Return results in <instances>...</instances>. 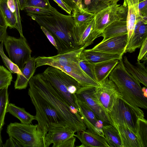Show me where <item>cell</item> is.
<instances>
[{
  "label": "cell",
  "instance_id": "cell-10",
  "mask_svg": "<svg viewBox=\"0 0 147 147\" xmlns=\"http://www.w3.org/2000/svg\"><path fill=\"white\" fill-rule=\"evenodd\" d=\"M95 87V94L99 103L107 113L110 112L115 102L123 96L117 86L108 77L99 83Z\"/></svg>",
  "mask_w": 147,
  "mask_h": 147
},
{
  "label": "cell",
  "instance_id": "cell-41",
  "mask_svg": "<svg viewBox=\"0 0 147 147\" xmlns=\"http://www.w3.org/2000/svg\"><path fill=\"white\" fill-rule=\"evenodd\" d=\"M40 28L50 42L57 50L58 48L56 42L52 34L44 27L41 26Z\"/></svg>",
  "mask_w": 147,
  "mask_h": 147
},
{
  "label": "cell",
  "instance_id": "cell-25",
  "mask_svg": "<svg viewBox=\"0 0 147 147\" xmlns=\"http://www.w3.org/2000/svg\"><path fill=\"white\" fill-rule=\"evenodd\" d=\"M6 113H9L17 118L23 124H30L32 121L35 119L34 116L26 112L24 108L17 107L9 102L7 107Z\"/></svg>",
  "mask_w": 147,
  "mask_h": 147
},
{
  "label": "cell",
  "instance_id": "cell-15",
  "mask_svg": "<svg viewBox=\"0 0 147 147\" xmlns=\"http://www.w3.org/2000/svg\"><path fill=\"white\" fill-rule=\"evenodd\" d=\"M73 33L77 44L85 48L92 44L101 34L95 30L94 19L90 23L82 25L74 24Z\"/></svg>",
  "mask_w": 147,
  "mask_h": 147
},
{
  "label": "cell",
  "instance_id": "cell-36",
  "mask_svg": "<svg viewBox=\"0 0 147 147\" xmlns=\"http://www.w3.org/2000/svg\"><path fill=\"white\" fill-rule=\"evenodd\" d=\"M12 79L11 73L3 66L0 65V90L8 87Z\"/></svg>",
  "mask_w": 147,
  "mask_h": 147
},
{
  "label": "cell",
  "instance_id": "cell-49",
  "mask_svg": "<svg viewBox=\"0 0 147 147\" xmlns=\"http://www.w3.org/2000/svg\"><path fill=\"white\" fill-rule=\"evenodd\" d=\"M2 129V127H0V147H3V144L1 137V131Z\"/></svg>",
  "mask_w": 147,
  "mask_h": 147
},
{
  "label": "cell",
  "instance_id": "cell-18",
  "mask_svg": "<svg viewBox=\"0 0 147 147\" xmlns=\"http://www.w3.org/2000/svg\"><path fill=\"white\" fill-rule=\"evenodd\" d=\"M36 69V58L31 57L20 70L22 74H17V78L14 84L15 89L26 88L29 80L33 76Z\"/></svg>",
  "mask_w": 147,
  "mask_h": 147
},
{
  "label": "cell",
  "instance_id": "cell-29",
  "mask_svg": "<svg viewBox=\"0 0 147 147\" xmlns=\"http://www.w3.org/2000/svg\"><path fill=\"white\" fill-rule=\"evenodd\" d=\"M0 10L8 27L17 29V20L8 6L7 0H0Z\"/></svg>",
  "mask_w": 147,
  "mask_h": 147
},
{
  "label": "cell",
  "instance_id": "cell-6",
  "mask_svg": "<svg viewBox=\"0 0 147 147\" xmlns=\"http://www.w3.org/2000/svg\"><path fill=\"white\" fill-rule=\"evenodd\" d=\"M7 132L9 137L23 147H46V135L38 124L11 123L7 125Z\"/></svg>",
  "mask_w": 147,
  "mask_h": 147
},
{
  "label": "cell",
  "instance_id": "cell-35",
  "mask_svg": "<svg viewBox=\"0 0 147 147\" xmlns=\"http://www.w3.org/2000/svg\"><path fill=\"white\" fill-rule=\"evenodd\" d=\"M3 42L0 43V55L5 65L11 73L22 74L20 70L5 54L3 50Z\"/></svg>",
  "mask_w": 147,
  "mask_h": 147
},
{
  "label": "cell",
  "instance_id": "cell-48",
  "mask_svg": "<svg viewBox=\"0 0 147 147\" xmlns=\"http://www.w3.org/2000/svg\"><path fill=\"white\" fill-rule=\"evenodd\" d=\"M142 90L144 96L145 97L147 98V88L146 87L142 88Z\"/></svg>",
  "mask_w": 147,
  "mask_h": 147
},
{
  "label": "cell",
  "instance_id": "cell-39",
  "mask_svg": "<svg viewBox=\"0 0 147 147\" xmlns=\"http://www.w3.org/2000/svg\"><path fill=\"white\" fill-rule=\"evenodd\" d=\"M147 38H146L143 42L141 46L140 52L138 57L137 61H140L142 60L144 62L147 61Z\"/></svg>",
  "mask_w": 147,
  "mask_h": 147
},
{
  "label": "cell",
  "instance_id": "cell-11",
  "mask_svg": "<svg viewBox=\"0 0 147 147\" xmlns=\"http://www.w3.org/2000/svg\"><path fill=\"white\" fill-rule=\"evenodd\" d=\"M76 131L67 126L55 127L49 131L45 137L46 147H74Z\"/></svg>",
  "mask_w": 147,
  "mask_h": 147
},
{
  "label": "cell",
  "instance_id": "cell-44",
  "mask_svg": "<svg viewBox=\"0 0 147 147\" xmlns=\"http://www.w3.org/2000/svg\"><path fill=\"white\" fill-rule=\"evenodd\" d=\"M7 27H3L0 26V42H3L7 35Z\"/></svg>",
  "mask_w": 147,
  "mask_h": 147
},
{
  "label": "cell",
  "instance_id": "cell-3",
  "mask_svg": "<svg viewBox=\"0 0 147 147\" xmlns=\"http://www.w3.org/2000/svg\"><path fill=\"white\" fill-rule=\"evenodd\" d=\"M108 78L116 85L127 102L133 106L147 109V98L143 95L140 83L127 70L123 59L119 60Z\"/></svg>",
  "mask_w": 147,
  "mask_h": 147
},
{
  "label": "cell",
  "instance_id": "cell-28",
  "mask_svg": "<svg viewBox=\"0 0 147 147\" xmlns=\"http://www.w3.org/2000/svg\"><path fill=\"white\" fill-rule=\"evenodd\" d=\"M127 6L126 24L128 43L134 32L135 25L138 21L137 14L135 8L128 0H125Z\"/></svg>",
  "mask_w": 147,
  "mask_h": 147
},
{
  "label": "cell",
  "instance_id": "cell-9",
  "mask_svg": "<svg viewBox=\"0 0 147 147\" xmlns=\"http://www.w3.org/2000/svg\"><path fill=\"white\" fill-rule=\"evenodd\" d=\"M127 6L125 0L122 5L108 6L95 14L94 18L95 30L101 34L105 28L113 22L126 20Z\"/></svg>",
  "mask_w": 147,
  "mask_h": 147
},
{
  "label": "cell",
  "instance_id": "cell-45",
  "mask_svg": "<svg viewBox=\"0 0 147 147\" xmlns=\"http://www.w3.org/2000/svg\"><path fill=\"white\" fill-rule=\"evenodd\" d=\"M0 26L3 27H8L6 22L0 10Z\"/></svg>",
  "mask_w": 147,
  "mask_h": 147
},
{
  "label": "cell",
  "instance_id": "cell-38",
  "mask_svg": "<svg viewBox=\"0 0 147 147\" xmlns=\"http://www.w3.org/2000/svg\"><path fill=\"white\" fill-rule=\"evenodd\" d=\"M26 7L48 9H51L53 7L51 5L49 0H26Z\"/></svg>",
  "mask_w": 147,
  "mask_h": 147
},
{
  "label": "cell",
  "instance_id": "cell-32",
  "mask_svg": "<svg viewBox=\"0 0 147 147\" xmlns=\"http://www.w3.org/2000/svg\"><path fill=\"white\" fill-rule=\"evenodd\" d=\"M8 87L0 90V127H2L4 124L6 109L9 102Z\"/></svg>",
  "mask_w": 147,
  "mask_h": 147
},
{
  "label": "cell",
  "instance_id": "cell-47",
  "mask_svg": "<svg viewBox=\"0 0 147 147\" xmlns=\"http://www.w3.org/2000/svg\"><path fill=\"white\" fill-rule=\"evenodd\" d=\"M20 10H22L26 6V0H18Z\"/></svg>",
  "mask_w": 147,
  "mask_h": 147
},
{
  "label": "cell",
  "instance_id": "cell-34",
  "mask_svg": "<svg viewBox=\"0 0 147 147\" xmlns=\"http://www.w3.org/2000/svg\"><path fill=\"white\" fill-rule=\"evenodd\" d=\"M142 20L147 22V0H128Z\"/></svg>",
  "mask_w": 147,
  "mask_h": 147
},
{
  "label": "cell",
  "instance_id": "cell-31",
  "mask_svg": "<svg viewBox=\"0 0 147 147\" xmlns=\"http://www.w3.org/2000/svg\"><path fill=\"white\" fill-rule=\"evenodd\" d=\"M82 5L85 10L95 15L107 7L103 0H82Z\"/></svg>",
  "mask_w": 147,
  "mask_h": 147
},
{
  "label": "cell",
  "instance_id": "cell-19",
  "mask_svg": "<svg viewBox=\"0 0 147 147\" xmlns=\"http://www.w3.org/2000/svg\"><path fill=\"white\" fill-rule=\"evenodd\" d=\"M123 61L124 66L127 71L146 87L147 86V71L145 64L137 61L136 65L131 64L126 56L123 57Z\"/></svg>",
  "mask_w": 147,
  "mask_h": 147
},
{
  "label": "cell",
  "instance_id": "cell-24",
  "mask_svg": "<svg viewBox=\"0 0 147 147\" xmlns=\"http://www.w3.org/2000/svg\"><path fill=\"white\" fill-rule=\"evenodd\" d=\"M127 33L126 20L116 21L109 25L99 36H102L104 41L111 37Z\"/></svg>",
  "mask_w": 147,
  "mask_h": 147
},
{
  "label": "cell",
  "instance_id": "cell-30",
  "mask_svg": "<svg viewBox=\"0 0 147 147\" xmlns=\"http://www.w3.org/2000/svg\"><path fill=\"white\" fill-rule=\"evenodd\" d=\"M136 129L137 136L141 147H147V121L144 117L138 119Z\"/></svg>",
  "mask_w": 147,
  "mask_h": 147
},
{
  "label": "cell",
  "instance_id": "cell-22",
  "mask_svg": "<svg viewBox=\"0 0 147 147\" xmlns=\"http://www.w3.org/2000/svg\"><path fill=\"white\" fill-rule=\"evenodd\" d=\"M110 124L113 125L119 132L121 147H141L136 135L128 128L113 122H111Z\"/></svg>",
  "mask_w": 147,
  "mask_h": 147
},
{
  "label": "cell",
  "instance_id": "cell-12",
  "mask_svg": "<svg viewBox=\"0 0 147 147\" xmlns=\"http://www.w3.org/2000/svg\"><path fill=\"white\" fill-rule=\"evenodd\" d=\"M85 49L81 46L54 56L38 57L36 58V67L46 65L53 67L64 66L79 62L80 53Z\"/></svg>",
  "mask_w": 147,
  "mask_h": 147
},
{
  "label": "cell",
  "instance_id": "cell-13",
  "mask_svg": "<svg viewBox=\"0 0 147 147\" xmlns=\"http://www.w3.org/2000/svg\"><path fill=\"white\" fill-rule=\"evenodd\" d=\"M95 87H81L76 93L77 99L84 102L94 113L98 119L110 124L107 114L95 94Z\"/></svg>",
  "mask_w": 147,
  "mask_h": 147
},
{
  "label": "cell",
  "instance_id": "cell-23",
  "mask_svg": "<svg viewBox=\"0 0 147 147\" xmlns=\"http://www.w3.org/2000/svg\"><path fill=\"white\" fill-rule=\"evenodd\" d=\"M119 61L118 59L112 60L94 65V72L97 82L99 83L108 77Z\"/></svg>",
  "mask_w": 147,
  "mask_h": 147
},
{
  "label": "cell",
  "instance_id": "cell-2",
  "mask_svg": "<svg viewBox=\"0 0 147 147\" xmlns=\"http://www.w3.org/2000/svg\"><path fill=\"white\" fill-rule=\"evenodd\" d=\"M28 84L29 86L34 89L54 108L68 127L76 132L86 129L87 128L78 110L68 104L42 73L33 76Z\"/></svg>",
  "mask_w": 147,
  "mask_h": 147
},
{
  "label": "cell",
  "instance_id": "cell-46",
  "mask_svg": "<svg viewBox=\"0 0 147 147\" xmlns=\"http://www.w3.org/2000/svg\"><path fill=\"white\" fill-rule=\"evenodd\" d=\"M120 0H103L104 3L108 6L117 4Z\"/></svg>",
  "mask_w": 147,
  "mask_h": 147
},
{
  "label": "cell",
  "instance_id": "cell-40",
  "mask_svg": "<svg viewBox=\"0 0 147 147\" xmlns=\"http://www.w3.org/2000/svg\"><path fill=\"white\" fill-rule=\"evenodd\" d=\"M72 9V11L76 7L82 8V0H62Z\"/></svg>",
  "mask_w": 147,
  "mask_h": 147
},
{
  "label": "cell",
  "instance_id": "cell-14",
  "mask_svg": "<svg viewBox=\"0 0 147 147\" xmlns=\"http://www.w3.org/2000/svg\"><path fill=\"white\" fill-rule=\"evenodd\" d=\"M128 44L127 33L121 34L109 38L96 45L92 49L123 56Z\"/></svg>",
  "mask_w": 147,
  "mask_h": 147
},
{
  "label": "cell",
  "instance_id": "cell-8",
  "mask_svg": "<svg viewBox=\"0 0 147 147\" xmlns=\"http://www.w3.org/2000/svg\"><path fill=\"white\" fill-rule=\"evenodd\" d=\"M3 44L9 59L21 70L31 57L32 50L25 37L17 38L7 35Z\"/></svg>",
  "mask_w": 147,
  "mask_h": 147
},
{
  "label": "cell",
  "instance_id": "cell-4",
  "mask_svg": "<svg viewBox=\"0 0 147 147\" xmlns=\"http://www.w3.org/2000/svg\"><path fill=\"white\" fill-rule=\"evenodd\" d=\"M45 78L71 107L79 111L76 93L82 87L71 76L61 70L49 66L42 73Z\"/></svg>",
  "mask_w": 147,
  "mask_h": 147
},
{
  "label": "cell",
  "instance_id": "cell-17",
  "mask_svg": "<svg viewBox=\"0 0 147 147\" xmlns=\"http://www.w3.org/2000/svg\"><path fill=\"white\" fill-rule=\"evenodd\" d=\"M77 133L74 136L78 138L82 143L78 147H109L105 137L93 133L88 129Z\"/></svg>",
  "mask_w": 147,
  "mask_h": 147
},
{
  "label": "cell",
  "instance_id": "cell-43",
  "mask_svg": "<svg viewBox=\"0 0 147 147\" xmlns=\"http://www.w3.org/2000/svg\"><path fill=\"white\" fill-rule=\"evenodd\" d=\"M3 147H21L20 145L15 140L9 137L5 144H3Z\"/></svg>",
  "mask_w": 147,
  "mask_h": 147
},
{
  "label": "cell",
  "instance_id": "cell-26",
  "mask_svg": "<svg viewBox=\"0 0 147 147\" xmlns=\"http://www.w3.org/2000/svg\"><path fill=\"white\" fill-rule=\"evenodd\" d=\"M102 129L105 137L109 147H121L120 136L113 125L111 124L103 125Z\"/></svg>",
  "mask_w": 147,
  "mask_h": 147
},
{
  "label": "cell",
  "instance_id": "cell-7",
  "mask_svg": "<svg viewBox=\"0 0 147 147\" xmlns=\"http://www.w3.org/2000/svg\"><path fill=\"white\" fill-rule=\"evenodd\" d=\"M109 121L125 126L136 136V125L139 119L144 117L143 111L133 106L122 97L117 99L111 111L107 113Z\"/></svg>",
  "mask_w": 147,
  "mask_h": 147
},
{
  "label": "cell",
  "instance_id": "cell-37",
  "mask_svg": "<svg viewBox=\"0 0 147 147\" xmlns=\"http://www.w3.org/2000/svg\"><path fill=\"white\" fill-rule=\"evenodd\" d=\"M79 63L80 65L82 70L90 78L97 82L94 72V65L89 63L81 53L80 56Z\"/></svg>",
  "mask_w": 147,
  "mask_h": 147
},
{
  "label": "cell",
  "instance_id": "cell-5",
  "mask_svg": "<svg viewBox=\"0 0 147 147\" xmlns=\"http://www.w3.org/2000/svg\"><path fill=\"white\" fill-rule=\"evenodd\" d=\"M29 87L28 94L36 110L35 120L37 121L38 127L46 134L55 127L68 126L54 108L34 89Z\"/></svg>",
  "mask_w": 147,
  "mask_h": 147
},
{
  "label": "cell",
  "instance_id": "cell-27",
  "mask_svg": "<svg viewBox=\"0 0 147 147\" xmlns=\"http://www.w3.org/2000/svg\"><path fill=\"white\" fill-rule=\"evenodd\" d=\"M72 11V16L74 24L77 25H82L90 23L94 19L95 16L79 7H76Z\"/></svg>",
  "mask_w": 147,
  "mask_h": 147
},
{
  "label": "cell",
  "instance_id": "cell-1",
  "mask_svg": "<svg viewBox=\"0 0 147 147\" xmlns=\"http://www.w3.org/2000/svg\"><path fill=\"white\" fill-rule=\"evenodd\" d=\"M27 14L52 34L56 42L58 54L81 47L76 44L74 39V23L72 15L61 14L53 7L46 12Z\"/></svg>",
  "mask_w": 147,
  "mask_h": 147
},
{
  "label": "cell",
  "instance_id": "cell-33",
  "mask_svg": "<svg viewBox=\"0 0 147 147\" xmlns=\"http://www.w3.org/2000/svg\"><path fill=\"white\" fill-rule=\"evenodd\" d=\"M7 5L11 11L14 15L17 22V30L20 37H23L21 18L20 13V7L18 0H7Z\"/></svg>",
  "mask_w": 147,
  "mask_h": 147
},
{
  "label": "cell",
  "instance_id": "cell-21",
  "mask_svg": "<svg viewBox=\"0 0 147 147\" xmlns=\"http://www.w3.org/2000/svg\"><path fill=\"white\" fill-rule=\"evenodd\" d=\"M81 54L89 63L93 65L107 61L120 60L123 59V56L120 55L96 51L92 49H84Z\"/></svg>",
  "mask_w": 147,
  "mask_h": 147
},
{
  "label": "cell",
  "instance_id": "cell-20",
  "mask_svg": "<svg viewBox=\"0 0 147 147\" xmlns=\"http://www.w3.org/2000/svg\"><path fill=\"white\" fill-rule=\"evenodd\" d=\"M147 38V24L143 23L140 26H135L134 32L126 47L125 53H131L140 48Z\"/></svg>",
  "mask_w": 147,
  "mask_h": 147
},
{
  "label": "cell",
  "instance_id": "cell-16",
  "mask_svg": "<svg viewBox=\"0 0 147 147\" xmlns=\"http://www.w3.org/2000/svg\"><path fill=\"white\" fill-rule=\"evenodd\" d=\"M78 112L86 128L92 132L105 137L102 127L103 125H107L98 119L94 112L84 102L78 99Z\"/></svg>",
  "mask_w": 147,
  "mask_h": 147
},
{
  "label": "cell",
  "instance_id": "cell-42",
  "mask_svg": "<svg viewBox=\"0 0 147 147\" xmlns=\"http://www.w3.org/2000/svg\"><path fill=\"white\" fill-rule=\"evenodd\" d=\"M61 9L69 15H71L72 10L62 0H53Z\"/></svg>",
  "mask_w": 147,
  "mask_h": 147
}]
</instances>
